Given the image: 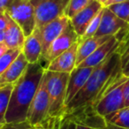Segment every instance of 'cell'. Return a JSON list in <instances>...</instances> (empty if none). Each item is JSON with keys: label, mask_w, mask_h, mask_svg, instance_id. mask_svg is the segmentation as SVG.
Returning a JSON list of instances; mask_svg holds the SVG:
<instances>
[{"label": "cell", "mask_w": 129, "mask_h": 129, "mask_svg": "<svg viewBox=\"0 0 129 129\" xmlns=\"http://www.w3.org/2000/svg\"><path fill=\"white\" fill-rule=\"evenodd\" d=\"M121 74L120 56L114 51L94 68L83 88L66 105L63 115H69L88 106L94 108L110 85Z\"/></svg>", "instance_id": "obj_1"}, {"label": "cell", "mask_w": 129, "mask_h": 129, "mask_svg": "<svg viewBox=\"0 0 129 129\" xmlns=\"http://www.w3.org/2000/svg\"><path fill=\"white\" fill-rule=\"evenodd\" d=\"M45 68L41 62L28 64L20 78L13 84L9 105L6 115V123L27 120V113Z\"/></svg>", "instance_id": "obj_2"}, {"label": "cell", "mask_w": 129, "mask_h": 129, "mask_svg": "<svg viewBox=\"0 0 129 129\" xmlns=\"http://www.w3.org/2000/svg\"><path fill=\"white\" fill-rule=\"evenodd\" d=\"M68 73H58L45 70L46 87L50 99L49 116L51 118L63 115L66 107Z\"/></svg>", "instance_id": "obj_3"}, {"label": "cell", "mask_w": 129, "mask_h": 129, "mask_svg": "<svg viewBox=\"0 0 129 129\" xmlns=\"http://www.w3.org/2000/svg\"><path fill=\"white\" fill-rule=\"evenodd\" d=\"M128 79L123 74L114 81L106 89L94 109L100 116L105 117L116 111L125 107L123 96L124 83Z\"/></svg>", "instance_id": "obj_4"}, {"label": "cell", "mask_w": 129, "mask_h": 129, "mask_svg": "<svg viewBox=\"0 0 129 129\" xmlns=\"http://www.w3.org/2000/svg\"><path fill=\"white\" fill-rule=\"evenodd\" d=\"M5 13L21 27L26 37L36 29L35 6L29 0H13Z\"/></svg>", "instance_id": "obj_5"}, {"label": "cell", "mask_w": 129, "mask_h": 129, "mask_svg": "<svg viewBox=\"0 0 129 129\" xmlns=\"http://www.w3.org/2000/svg\"><path fill=\"white\" fill-rule=\"evenodd\" d=\"M49 109H50V99L46 87V77L44 72L40 81L39 87L29 107L27 113V121L33 126L44 123L50 118Z\"/></svg>", "instance_id": "obj_6"}, {"label": "cell", "mask_w": 129, "mask_h": 129, "mask_svg": "<svg viewBox=\"0 0 129 129\" xmlns=\"http://www.w3.org/2000/svg\"><path fill=\"white\" fill-rule=\"evenodd\" d=\"M79 40V36L74 31L71 22H69L68 26L52 42L47 51L42 57L41 60H40L41 64H43L44 68H46L48 67V64L53 59H55L57 56H59L63 52L68 50L71 46H73Z\"/></svg>", "instance_id": "obj_7"}, {"label": "cell", "mask_w": 129, "mask_h": 129, "mask_svg": "<svg viewBox=\"0 0 129 129\" xmlns=\"http://www.w3.org/2000/svg\"><path fill=\"white\" fill-rule=\"evenodd\" d=\"M70 0H44L35 6L36 27L41 28L52 20L64 15Z\"/></svg>", "instance_id": "obj_8"}, {"label": "cell", "mask_w": 129, "mask_h": 129, "mask_svg": "<svg viewBox=\"0 0 129 129\" xmlns=\"http://www.w3.org/2000/svg\"><path fill=\"white\" fill-rule=\"evenodd\" d=\"M129 30V23L124 21L107 7H104L102 20L95 36H115L118 41Z\"/></svg>", "instance_id": "obj_9"}, {"label": "cell", "mask_w": 129, "mask_h": 129, "mask_svg": "<svg viewBox=\"0 0 129 129\" xmlns=\"http://www.w3.org/2000/svg\"><path fill=\"white\" fill-rule=\"evenodd\" d=\"M75 124V129H106L107 122L92 106L82 108L69 115Z\"/></svg>", "instance_id": "obj_10"}, {"label": "cell", "mask_w": 129, "mask_h": 129, "mask_svg": "<svg viewBox=\"0 0 129 129\" xmlns=\"http://www.w3.org/2000/svg\"><path fill=\"white\" fill-rule=\"evenodd\" d=\"M69 22L70 20L66 15H63L39 28L42 41V49H43L42 57L45 54L52 42L68 26Z\"/></svg>", "instance_id": "obj_11"}, {"label": "cell", "mask_w": 129, "mask_h": 129, "mask_svg": "<svg viewBox=\"0 0 129 129\" xmlns=\"http://www.w3.org/2000/svg\"><path fill=\"white\" fill-rule=\"evenodd\" d=\"M80 40L76 42L73 46L67 50L62 54L57 56L55 59L48 64L45 70L58 73H68L70 74L76 67L77 59V50L79 47Z\"/></svg>", "instance_id": "obj_12"}, {"label": "cell", "mask_w": 129, "mask_h": 129, "mask_svg": "<svg viewBox=\"0 0 129 129\" xmlns=\"http://www.w3.org/2000/svg\"><path fill=\"white\" fill-rule=\"evenodd\" d=\"M104 7V6H103V5L100 4L97 0H93L86 8L71 19V24L80 38L84 35L91 20Z\"/></svg>", "instance_id": "obj_13"}, {"label": "cell", "mask_w": 129, "mask_h": 129, "mask_svg": "<svg viewBox=\"0 0 129 129\" xmlns=\"http://www.w3.org/2000/svg\"><path fill=\"white\" fill-rule=\"evenodd\" d=\"M95 67H75L69 74L66 95V105L79 93L89 78Z\"/></svg>", "instance_id": "obj_14"}, {"label": "cell", "mask_w": 129, "mask_h": 129, "mask_svg": "<svg viewBox=\"0 0 129 129\" xmlns=\"http://www.w3.org/2000/svg\"><path fill=\"white\" fill-rule=\"evenodd\" d=\"M119 45V41L115 36H112L106 43L97 48L90 56L82 61L78 66L79 67H95L104 61L111 53L116 51Z\"/></svg>", "instance_id": "obj_15"}, {"label": "cell", "mask_w": 129, "mask_h": 129, "mask_svg": "<svg viewBox=\"0 0 129 129\" xmlns=\"http://www.w3.org/2000/svg\"><path fill=\"white\" fill-rule=\"evenodd\" d=\"M28 64L29 63L21 51L13 64L0 74V88L14 84L25 72Z\"/></svg>", "instance_id": "obj_16"}, {"label": "cell", "mask_w": 129, "mask_h": 129, "mask_svg": "<svg viewBox=\"0 0 129 129\" xmlns=\"http://www.w3.org/2000/svg\"><path fill=\"white\" fill-rule=\"evenodd\" d=\"M21 51L29 64L40 62L43 49L39 28L36 27L32 34L26 37Z\"/></svg>", "instance_id": "obj_17"}, {"label": "cell", "mask_w": 129, "mask_h": 129, "mask_svg": "<svg viewBox=\"0 0 129 129\" xmlns=\"http://www.w3.org/2000/svg\"><path fill=\"white\" fill-rule=\"evenodd\" d=\"M7 15V27L5 30V44L8 49L22 50L26 36L21 27Z\"/></svg>", "instance_id": "obj_18"}, {"label": "cell", "mask_w": 129, "mask_h": 129, "mask_svg": "<svg viewBox=\"0 0 129 129\" xmlns=\"http://www.w3.org/2000/svg\"><path fill=\"white\" fill-rule=\"evenodd\" d=\"M112 36H92L88 39L81 41L77 50V59L76 67H78L84 59L90 56L97 48L103 45L104 43L110 40Z\"/></svg>", "instance_id": "obj_19"}, {"label": "cell", "mask_w": 129, "mask_h": 129, "mask_svg": "<svg viewBox=\"0 0 129 129\" xmlns=\"http://www.w3.org/2000/svg\"><path fill=\"white\" fill-rule=\"evenodd\" d=\"M106 122L123 129H129V107H124L104 117Z\"/></svg>", "instance_id": "obj_20"}, {"label": "cell", "mask_w": 129, "mask_h": 129, "mask_svg": "<svg viewBox=\"0 0 129 129\" xmlns=\"http://www.w3.org/2000/svg\"><path fill=\"white\" fill-rule=\"evenodd\" d=\"M47 129H75V124L69 116L61 115L50 118L44 122Z\"/></svg>", "instance_id": "obj_21"}, {"label": "cell", "mask_w": 129, "mask_h": 129, "mask_svg": "<svg viewBox=\"0 0 129 129\" xmlns=\"http://www.w3.org/2000/svg\"><path fill=\"white\" fill-rule=\"evenodd\" d=\"M13 84L0 88V127L6 124V115L9 105Z\"/></svg>", "instance_id": "obj_22"}, {"label": "cell", "mask_w": 129, "mask_h": 129, "mask_svg": "<svg viewBox=\"0 0 129 129\" xmlns=\"http://www.w3.org/2000/svg\"><path fill=\"white\" fill-rule=\"evenodd\" d=\"M93 0H70L64 11V15L71 20L73 17L86 8Z\"/></svg>", "instance_id": "obj_23"}, {"label": "cell", "mask_w": 129, "mask_h": 129, "mask_svg": "<svg viewBox=\"0 0 129 129\" xmlns=\"http://www.w3.org/2000/svg\"><path fill=\"white\" fill-rule=\"evenodd\" d=\"M21 53V50L19 49H8L6 52L0 57V74L6 70L13 63V61Z\"/></svg>", "instance_id": "obj_24"}, {"label": "cell", "mask_w": 129, "mask_h": 129, "mask_svg": "<svg viewBox=\"0 0 129 129\" xmlns=\"http://www.w3.org/2000/svg\"><path fill=\"white\" fill-rule=\"evenodd\" d=\"M107 8L119 19L129 23V1L111 5Z\"/></svg>", "instance_id": "obj_25"}, {"label": "cell", "mask_w": 129, "mask_h": 129, "mask_svg": "<svg viewBox=\"0 0 129 129\" xmlns=\"http://www.w3.org/2000/svg\"><path fill=\"white\" fill-rule=\"evenodd\" d=\"M103 13H104V8H103V9L95 15V18L91 20L89 25H88V27H87L84 35L80 38L81 41L85 40V39H88V38H90V37H92V36H95V33L97 32L99 26H100L101 20H102V16H103Z\"/></svg>", "instance_id": "obj_26"}, {"label": "cell", "mask_w": 129, "mask_h": 129, "mask_svg": "<svg viewBox=\"0 0 129 129\" xmlns=\"http://www.w3.org/2000/svg\"><path fill=\"white\" fill-rule=\"evenodd\" d=\"M116 51L120 56L122 67L129 59V30L125 35V36L122 38L121 41L119 42V45H118Z\"/></svg>", "instance_id": "obj_27"}, {"label": "cell", "mask_w": 129, "mask_h": 129, "mask_svg": "<svg viewBox=\"0 0 129 129\" xmlns=\"http://www.w3.org/2000/svg\"><path fill=\"white\" fill-rule=\"evenodd\" d=\"M34 126L27 120L23 122H15V123H6L0 127V129H33Z\"/></svg>", "instance_id": "obj_28"}, {"label": "cell", "mask_w": 129, "mask_h": 129, "mask_svg": "<svg viewBox=\"0 0 129 129\" xmlns=\"http://www.w3.org/2000/svg\"><path fill=\"white\" fill-rule=\"evenodd\" d=\"M123 96L125 107H129V78L124 83L123 88Z\"/></svg>", "instance_id": "obj_29"}, {"label": "cell", "mask_w": 129, "mask_h": 129, "mask_svg": "<svg viewBox=\"0 0 129 129\" xmlns=\"http://www.w3.org/2000/svg\"><path fill=\"white\" fill-rule=\"evenodd\" d=\"M7 27V15L5 13H0V30H6Z\"/></svg>", "instance_id": "obj_30"}, {"label": "cell", "mask_w": 129, "mask_h": 129, "mask_svg": "<svg viewBox=\"0 0 129 129\" xmlns=\"http://www.w3.org/2000/svg\"><path fill=\"white\" fill-rule=\"evenodd\" d=\"M13 0H0V13H5Z\"/></svg>", "instance_id": "obj_31"}, {"label": "cell", "mask_w": 129, "mask_h": 129, "mask_svg": "<svg viewBox=\"0 0 129 129\" xmlns=\"http://www.w3.org/2000/svg\"><path fill=\"white\" fill-rule=\"evenodd\" d=\"M121 73L124 76L129 78V59L127 60V62L124 64L121 67Z\"/></svg>", "instance_id": "obj_32"}, {"label": "cell", "mask_w": 129, "mask_h": 129, "mask_svg": "<svg viewBox=\"0 0 129 129\" xmlns=\"http://www.w3.org/2000/svg\"><path fill=\"white\" fill-rule=\"evenodd\" d=\"M126 1H129V0H110L109 2L104 6V7H107V6H111V5L113 4H118V3H123V2H126Z\"/></svg>", "instance_id": "obj_33"}, {"label": "cell", "mask_w": 129, "mask_h": 129, "mask_svg": "<svg viewBox=\"0 0 129 129\" xmlns=\"http://www.w3.org/2000/svg\"><path fill=\"white\" fill-rule=\"evenodd\" d=\"M8 50L7 46H6L5 43H2V44H0V57H2L5 53L6 52V50Z\"/></svg>", "instance_id": "obj_34"}, {"label": "cell", "mask_w": 129, "mask_h": 129, "mask_svg": "<svg viewBox=\"0 0 129 129\" xmlns=\"http://www.w3.org/2000/svg\"><path fill=\"white\" fill-rule=\"evenodd\" d=\"M5 43V30H0V44Z\"/></svg>", "instance_id": "obj_35"}, {"label": "cell", "mask_w": 129, "mask_h": 129, "mask_svg": "<svg viewBox=\"0 0 129 129\" xmlns=\"http://www.w3.org/2000/svg\"><path fill=\"white\" fill-rule=\"evenodd\" d=\"M33 129H47V127H46V125H45V124L43 123V124H40V125H36V126H34Z\"/></svg>", "instance_id": "obj_36"}, {"label": "cell", "mask_w": 129, "mask_h": 129, "mask_svg": "<svg viewBox=\"0 0 129 129\" xmlns=\"http://www.w3.org/2000/svg\"><path fill=\"white\" fill-rule=\"evenodd\" d=\"M31 2V4L33 5L34 6H37L38 4H40L41 2H43V1H44V0H29Z\"/></svg>", "instance_id": "obj_37"}, {"label": "cell", "mask_w": 129, "mask_h": 129, "mask_svg": "<svg viewBox=\"0 0 129 129\" xmlns=\"http://www.w3.org/2000/svg\"><path fill=\"white\" fill-rule=\"evenodd\" d=\"M106 129H123V128H120V127H117L115 125H110V124L107 123V127Z\"/></svg>", "instance_id": "obj_38"}, {"label": "cell", "mask_w": 129, "mask_h": 129, "mask_svg": "<svg viewBox=\"0 0 129 129\" xmlns=\"http://www.w3.org/2000/svg\"><path fill=\"white\" fill-rule=\"evenodd\" d=\"M97 1H98V2L100 3V4H102L103 6H104L106 4H107L108 2H109L110 0H97Z\"/></svg>", "instance_id": "obj_39"}]
</instances>
